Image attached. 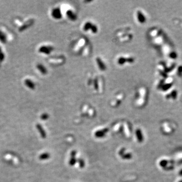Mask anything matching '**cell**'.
Segmentation results:
<instances>
[{"instance_id": "obj_2", "label": "cell", "mask_w": 182, "mask_h": 182, "mask_svg": "<svg viewBox=\"0 0 182 182\" xmlns=\"http://www.w3.org/2000/svg\"><path fill=\"white\" fill-rule=\"evenodd\" d=\"M134 58L132 57H124L121 56L118 59L117 63L120 65H123L125 63H132L134 62Z\"/></svg>"}, {"instance_id": "obj_11", "label": "cell", "mask_w": 182, "mask_h": 182, "mask_svg": "<svg viewBox=\"0 0 182 182\" xmlns=\"http://www.w3.org/2000/svg\"><path fill=\"white\" fill-rule=\"evenodd\" d=\"M37 67H38V69L40 71V72H42V73L44 74V75H45V74L47 73V70L45 67L42 64H39V65H38V66Z\"/></svg>"}, {"instance_id": "obj_8", "label": "cell", "mask_w": 182, "mask_h": 182, "mask_svg": "<svg viewBox=\"0 0 182 182\" xmlns=\"http://www.w3.org/2000/svg\"><path fill=\"white\" fill-rule=\"evenodd\" d=\"M36 127L38 129V131H39V133H40V136H41L42 138H43V139H45L46 138V133L44 129V128L42 127V126L40 125V124H36Z\"/></svg>"}, {"instance_id": "obj_17", "label": "cell", "mask_w": 182, "mask_h": 182, "mask_svg": "<svg viewBox=\"0 0 182 182\" xmlns=\"http://www.w3.org/2000/svg\"><path fill=\"white\" fill-rule=\"evenodd\" d=\"M124 152H125V149H124V148H122V149L120 150L119 153V155L121 157L124 154Z\"/></svg>"}, {"instance_id": "obj_15", "label": "cell", "mask_w": 182, "mask_h": 182, "mask_svg": "<svg viewBox=\"0 0 182 182\" xmlns=\"http://www.w3.org/2000/svg\"><path fill=\"white\" fill-rule=\"evenodd\" d=\"M77 162H78V163H79V167L80 168L84 167V166H85V162H84V161L82 159H79L77 160Z\"/></svg>"}, {"instance_id": "obj_12", "label": "cell", "mask_w": 182, "mask_h": 182, "mask_svg": "<svg viewBox=\"0 0 182 182\" xmlns=\"http://www.w3.org/2000/svg\"><path fill=\"white\" fill-rule=\"evenodd\" d=\"M136 135H137V139H138V141H139L140 142H141L143 141V136H142V135L141 131L139 129H138L137 130Z\"/></svg>"}, {"instance_id": "obj_4", "label": "cell", "mask_w": 182, "mask_h": 182, "mask_svg": "<svg viewBox=\"0 0 182 182\" xmlns=\"http://www.w3.org/2000/svg\"><path fill=\"white\" fill-rule=\"evenodd\" d=\"M53 50V48L51 46H43L40 49V52L42 53L45 54H50L52 51Z\"/></svg>"}, {"instance_id": "obj_7", "label": "cell", "mask_w": 182, "mask_h": 182, "mask_svg": "<svg viewBox=\"0 0 182 182\" xmlns=\"http://www.w3.org/2000/svg\"><path fill=\"white\" fill-rule=\"evenodd\" d=\"M137 19L140 23H143L144 22H145L146 21V18L145 17L144 15L143 14V13L142 12H141L140 11H138L137 12Z\"/></svg>"}, {"instance_id": "obj_16", "label": "cell", "mask_w": 182, "mask_h": 182, "mask_svg": "<svg viewBox=\"0 0 182 182\" xmlns=\"http://www.w3.org/2000/svg\"><path fill=\"white\" fill-rule=\"evenodd\" d=\"M40 118L42 120H46L49 118V115L47 113H44L42 114Z\"/></svg>"}, {"instance_id": "obj_3", "label": "cell", "mask_w": 182, "mask_h": 182, "mask_svg": "<svg viewBox=\"0 0 182 182\" xmlns=\"http://www.w3.org/2000/svg\"><path fill=\"white\" fill-rule=\"evenodd\" d=\"M52 17L55 19H60L62 17V14L59 8H55L51 11Z\"/></svg>"}, {"instance_id": "obj_14", "label": "cell", "mask_w": 182, "mask_h": 182, "mask_svg": "<svg viewBox=\"0 0 182 182\" xmlns=\"http://www.w3.org/2000/svg\"><path fill=\"white\" fill-rule=\"evenodd\" d=\"M121 157H122V158L123 159H131V157H132V155L131 153H124L123 155L121 156Z\"/></svg>"}, {"instance_id": "obj_13", "label": "cell", "mask_w": 182, "mask_h": 182, "mask_svg": "<svg viewBox=\"0 0 182 182\" xmlns=\"http://www.w3.org/2000/svg\"><path fill=\"white\" fill-rule=\"evenodd\" d=\"M76 161H77V160L75 157H71V158L69 162V164L70 166H74V165L76 163Z\"/></svg>"}, {"instance_id": "obj_6", "label": "cell", "mask_w": 182, "mask_h": 182, "mask_svg": "<svg viewBox=\"0 0 182 182\" xmlns=\"http://www.w3.org/2000/svg\"><path fill=\"white\" fill-rule=\"evenodd\" d=\"M66 15L67 17H68V18L70 19L71 21H75L77 18L75 13L70 9L67 10V11L66 12Z\"/></svg>"}, {"instance_id": "obj_18", "label": "cell", "mask_w": 182, "mask_h": 182, "mask_svg": "<svg viewBox=\"0 0 182 182\" xmlns=\"http://www.w3.org/2000/svg\"><path fill=\"white\" fill-rule=\"evenodd\" d=\"M76 154V151L75 150H73L71 152V153L70 154L71 157H75Z\"/></svg>"}, {"instance_id": "obj_9", "label": "cell", "mask_w": 182, "mask_h": 182, "mask_svg": "<svg viewBox=\"0 0 182 182\" xmlns=\"http://www.w3.org/2000/svg\"><path fill=\"white\" fill-rule=\"evenodd\" d=\"M108 131V129H104L102 130L98 131L95 134V136L97 138H102L104 136H105V134Z\"/></svg>"}, {"instance_id": "obj_10", "label": "cell", "mask_w": 182, "mask_h": 182, "mask_svg": "<svg viewBox=\"0 0 182 182\" xmlns=\"http://www.w3.org/2000/svg\"><path fill=\"white\" fill-rule=\"evenodd\" d=\"M50 155L48 153H44L42 154L41 155H40L39 156V159L40 160H46L50 158Z\"/></svg>"}, {"instance_id": "obj_5", "label": "cell", "mask_w": 182, "mask_h": 182, "mask_svg": "<svg viewBox=\"0 0 182 182\" xmlns=\"http://www.w3.org/2000/svg\"><path fill=\"white\" fill-rule=\"evenodd\" d=\"M96 63L98 64V66L99 68L101 71H105L106 69V66L105 65V64L103 62L102 60L99 57H97L96 59Z\"/></svg>"}, {"instance_id": "obj_1", "label": "cell", "mask_w": 182, "mask_h": 182, "mask_svg": "<svg viewBox=\"0 0 182 182\" xmlns=\"http://www.w3.org/2000/svg\"><path fill=\"white\" fill-rule=\"evenodd\" d=\"M83 30L85 32L90 30L93 33H96L98 32V27L93 23L90 21H87L83 24Z\"/></svg>"}]
</instances>
